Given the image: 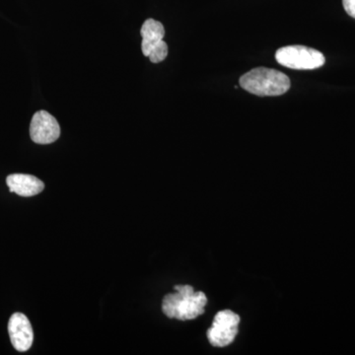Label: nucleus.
<instances>
[{"label": "nucleus", "instance_id": "f257e3e1", "mask_svg": "<svg viewBox=\"0 0 355 355\" xmlns=\"http://www.w3.org/2000/svg\"><path fill=\"white\" fill-rule=\"evenodd\" d=\"M175 293H169L163 298L162 311L171 319L193 320L205 313L207 297L202 291H193L191 286H176Z\"/></svg>", "mask_w": 355, "mask_h": 355}, {"label": "nucleus", "instance_id": "f03ea898", "mask_svg": "<svg viewBox=\"0 0 355 355\" xmlns=\"http://www.w3.org/2000/svg\"><path fill=\"white\" fill-rule=\"evenodd\" d=\"M291 85V79L286 74L266 67L252 69L240 78V86L243 89L261 97L284 95Z\"/></svg>", "mask_w": 355, "mask_h": 355}, {"label": "nucleus", "instance_id": "7ed1b4c3", "mask_svg": "<svg viewBox=\"0 0 355 355\" xmlns=\"http://www.w3.org/2000/svg\"><path fill=\"white\" fill-rule=\"evenodd\" d=\"M275 60L280 65L291 69L312 70L320 69L326 62L321 51L304 46H289L279 49Z\"/></svg>", "mask_w": 355, "mask_h": 355}, {"label": "nucleus", "instance_id": "20e7f679", "mask_svg": "<svg viewBox=\"0 0 355 355\" xmlns=\"http://www.w3.org/2000/svg\"><path fill=\"white\" fill-rule=\"evenodd\" d=\"M142 37L141 50L153 64L163 62L168 55V46L164 42V26L159 21L148 19L140 30Z\"/></svg>", "mask_w": 355, "mask_h": 355}, {"label": "nucleus", "instance_id": "39448f33", "mask_svg": "<svg viewBox=\"0 0 355 355\" xmlns=\"http://www.w3.org/2000/svg\"><path fill=\"white\" fill-rule=\"evenodd\" d=\"M240 316L231 310L219 311L212 326L207 330V340L216 347H225L234 342L238 335Z\"/></svg>", "mask_w": 355, "mask_h": 355}, {"label": "nucleus", "instance_id": "423d86ee", "mask_svg": "<svg viewBox=\"0 0 355 355\" xmlns=\"http://www.w3.org/2000/svg\"><path fill=\"white\" fill-rule=\"evenodd\" d=\"M60 135V125L50 113L46 111L35 113L30 125V137L35 144H53Z\"/></svg>", "mask_w": 355, "mask_h": 355}, {"label": "nucleus", "instance_id": "0eeeda50", "mask_svg": "<svg viewBox=\"0 0 355 355\" xmlns=\"http://www.w3.org/2000/svg\"><path fill=\"white\" fill-rule=\"evenodd\" d=\"M8 333L14 349L24 352L31 349L34 333L31 323L22 313H15L8 323Z\"/></svg>", "mask_w": 355, "mask_h": 355}, {"label": "nucleus", "instance_id": "6e6552de", "mask_svg": "<svg viewBox=\"0 0 355 355\" xmlns=\"http://www.w3.org/2000/svg\"><path fill=\"white\" fill-rule=\"evenodd\" d=\"M6 184L11 193L21 197H33L44 191V184L32 175L12 174L6 179Z\"/></svg>", "mask_w": 355, "mask_h": 355}, {"label": "nucleus", "instance_id": "1a4fd4ad", "mask_svg": "<svg viewBox=\"0 0 355 355\" xmlns=\"http://www.w3.org/2000/svg\"><path fill=\"white\" fill-rule=\"evenodd\" d=\"M345 12L355 19V0H343Z\"/></svg>", "mask_w": 355, "mask_h": 355}]
</instances>
